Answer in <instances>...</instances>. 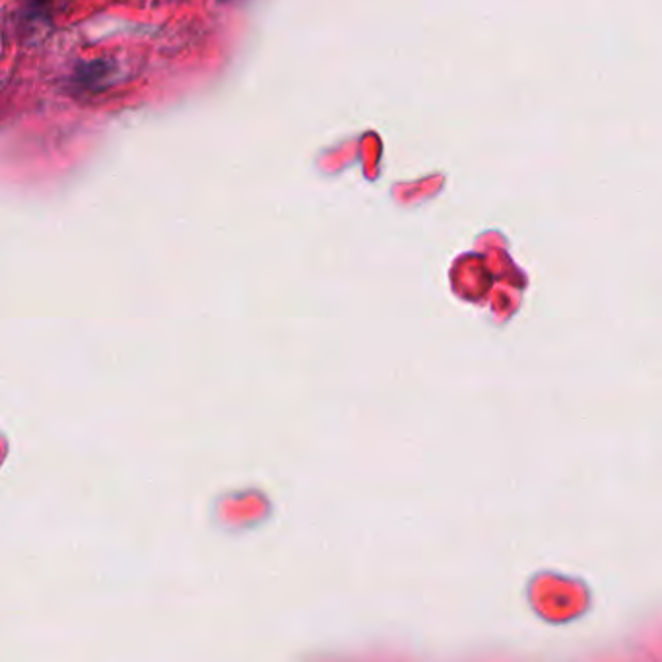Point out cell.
I'll return each instance as SVG.
<instances>
[{
	"mask_svg": "<svg viewBox=\"0 0 662 662\" xmlns=\"http://www.w3.org/2000/svg\"><path fill=\"white\" fill-rule=\"evenodd\" d=\"M222 2H228V0H222Z\"/></svg>",
	"mask_w": 662,
	"mask_h": 662,
	"instance_id": "1",
	"label": "cell"
}]
</instances>
